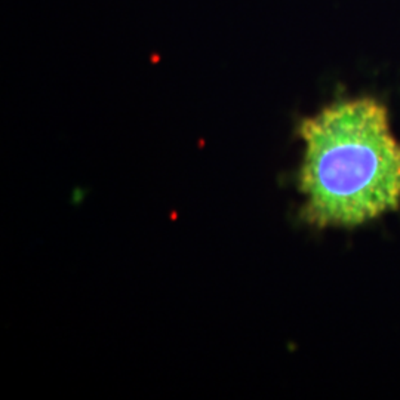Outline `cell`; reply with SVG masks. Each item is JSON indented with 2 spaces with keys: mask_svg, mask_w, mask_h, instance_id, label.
<instances>
[{
  "mask_svg": "<svg viewBox=\"0 0 400 400\" xmlns=\"http://www.w3.org/2000/svg\"><path fill=\"white\" fill-rule=\"evenodd\" d=\"M301 217L316 229H353L400 207V141L375 98L341 100L302 119Z\"/></svg>",
  "mask_w": 400,
  "mask_h": 400,
  "instance_id": "1",
  "label": "cell"
}]
</instances>
